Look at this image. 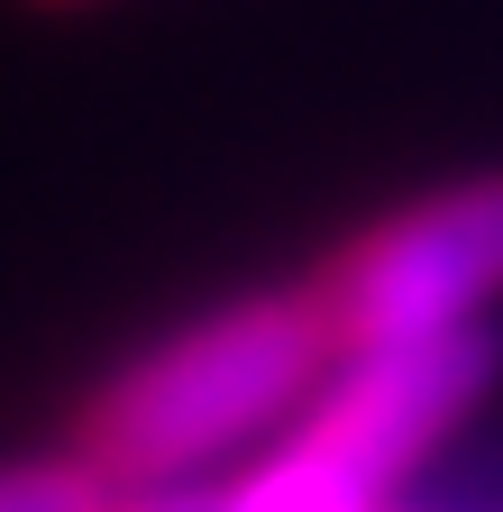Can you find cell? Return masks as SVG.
Masks as SVG:
<instances>
[{
  "label": "cell",
  "mask_w": 503,
  "mask_h": 512,
  "mask_svg": "<svg viewBox=\"0 0 503 512\" xmlns=\"http://www.w3.org/2000/svg\"><path fill=\"white\" fill-rule=\"evenodd\" d=\"M110 476L83 448H37V458H0V512H101Z\"/></svg>",
  "instance_id": "5b68a950"
},
{
  "label": "cell",
  "mask_w": 503,
  "mask_h": 512,
  "mask_svg": "<svg viewBox=\"0 0 503 512\" xmlns=\"http://www.w3.org/2000/svg\"><path fill=\"white\" fill-rule=\"evenodd\" d=\"M339 357V330L321 293H238L202 320L165 330L129 366L92 384L74 421V448L110 485H202L211 467H238L311 403L321 366Z\"/></svg>",
  "instance_id": "6da1fadb"
},
{
  "label": "cell",
  "mask_w": 503,
  "mask_h": 512,
  "mask_svg": "<svg viewBox=\"0 0 503 512\" xmlns=\"http://www.w3.org/2000/svg\"><path fill=\"white\" fill-rule=\"evenodd\" d=\"M339 348L366 339H430V330H485L503 302V165L458 174L403 202L339 247V266L311 284Z\"/></svg>",
  "instance_id": "7a4b0ae2"
},
{
  "label": "cell",
  "mask_w": 503,
  "mask_h": 512,
  "mask_svg": "<svg viewBox=\"0 0 503 512\" xmlns=\"http://www.w3.org/2000/svg\"><path fill=\"white\" fill-rule=\"evenodd\" d=\"M394 485H375L348 448H330L321 430L284 421L257 458H238L211 485V512H385Z\"/></svg>",
  "instance_id": "277c9868"
},
{
  "label": "cell",
  "mask_w": 503,
  "mask_h": 512,
  "mask_svg": "<svg viewBox=\"0 0 503 512\" xmlns=\"http://www.w3.org/2000/svg\"><path fill=\"white\" fill-rule=\"evenodd\" d=\"M503 384V330H430V339H366L339 348L311 384V403L293 412L302 430H321L330 448L375 476V485H412L449 430H467L485 412V394Z\"/></svg>",
  "instance_id": "3957f363"
},
{
  "label": "cell",
  "mask_w": 503,
  "mask_h": 512,
  "mask_svg": "<svg viewBox=\"0 0 503 512\" xmlns=\"http://www.w3.org/2000/svg\"><path fill=\"white\" fill-rule=\"evenodd\" d=\"M385 512H449V503H412V494H394V503H385Z\"/></svg>",
  "instance_id": "8992f818"
}]
</instances>
